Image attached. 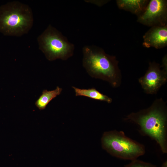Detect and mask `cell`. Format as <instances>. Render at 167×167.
<instances>
[{
    "mask_svg": "<svg viewBox=\"0 0 167 167\" xmlns=\"http://www.w3.org/2000/svg\"><path fill=\"white\" fill-rule=\"evenodd\" d=\"M162 100L155 101L149 108L128 115L126 119L137 124L141 134L159 144L163 153H167V112Z\"/></svg>",
    "mask_w": 167,
    "mask_h": 167,
    "instance_id": "cell-1",
    "label": "cell"
},
{
    "mask_svg": "<svg viewBox=\"0 0 167 167\" xmlns=\"http://www.w3.org/2000/svg\"><path fill=\"white\" fill-rule=\"evenodd\" d=\"M83 53V65L89 75L107 81L113 87L119 85L120 71L115 57L94 45L84 46Z\"/></svg>",
    "mask_w": 167,
    "mask_h": 167,
    "instance_id": "cell-2",
    "label": "cell"
},
{
    "mask_svg": "<svg viewBox=\"0 0 167 167\" xmlns=\"http://www.w3.org/2000/svg\"><path fill=\"white\" fill-rule=\"evenodd\" d=\"M33 22L32 10L27 4L13 1L0 6V32L4 35L22 36L28 33Z\"/></svg>",
    "mask_w": 167,
    "mask_h": 167,
    "instance_id": "cell-3",
    "label": "cell"
},
{
    "mask_svg": "<svg viewBox=\"0 0 167 167\" xmlns=\"http://www.w3.org/2000/svg\"><path fill=\"white\" fill-rule=\"evenodd\" d=\"M103 148L112 156L132 161L144 154V145L126 136L122 131L105 132L101 138Z\"/></svg>",
    "mask_w": 167,
    "mask_h": 167,
    "instance_id": "cell-4",
    "label": "cell"
},
{
    "mask_svg": "<svg viewBox=\"0 0 167 167\" xmlns=\"http://www.w3.org/2000/svg\"><path fill=\"white\" fill-rule=\"evenodd\" d=\"M37 41L39 49L49 61L66 60L74 54V45L51 24L38 36Z\"/></svg>",
    "mask_w": 167,
    "mask_h": 167,
    "instance_id": "cell-5",
    "label": "cell"
},
{
    "mask_svg": "<svg viewBox=\"0 0 167 167\" xmlns=\"http://www.w3.org/2000/svg\"><path fill=\"white\" fill-rule=\"evenodd\" d=\"M166 58H165L163 68L161 69L159 64H150L148 70L144 75L139 79L144 91L147 93H156L167 80Z\"/></svg>",
    "mask_w": 167,
    "mask_h": 167,
    "instance_id": "cell-6",
    "label": "cell"
},
{
    "mask_svg": "<svg viewBox=\"0 0 167 167\" xmlns=\"http://www.w3.org/2000/svg\"><path fill=\"white\" fill-rule=\"evenodd\" d=\"M167 17L166 1L151 0L139 16L138 21L148 26H164L166 25Z\"/></svg>",
    "mask_w": 167,
    "mask_h": 167,
    "instance_id": "cell-7",
    "label": "cell"
},
{
    "mask_svg": "<svg viewBox=\"0 0 167 167\" xmlns=\"http://www.w3.org/2000/svg\"><path fill=\"white\" fill-rule=\"evenodd\" d=\"M143 46L147 48L160 49L167 44V26H153L143 36Z\"/></svg>",
    "mask_w": 167,
    "mask_h": 167,
    "instance_id": "cell-8",
    "label": "cell"
},
{
    "mask_svg": "<svg viewBox=\"0 0 167 167\" xmlns=\"http://www.w3.org/2000/svg\"><path fill=\"white\" fill-rule=\"evenodd\" d=\"M146 0H118L116 1L118 7L139 15L145 10L148 3Z\"/></svg>",
    "mask_w": 167,
    "mask_h": 167,
    "instance_id": "cell-9",
    "label": "cell"
},
{
    "mask_svg": "<svg viewBox=\"0 0 167 167\" xmlns=\"http://www.w3.org/2000/svg\"><path fill=\"white\" fill-rule=\"evenodd\" d=\"M72 88L75 91L76 96H84L97 100L104 101L108 103L112 102L111 98L100 92L94 88L80 89L74 86H72Z\"/></svg>",
    "mask_w": 167,
    "mask_h": 167,
    "instance_id": "cell-10",
    "label": "cell"
},
{
    "mask_svg": "<svg viewBox=\"0 0 167 167\" xmlns=\"http://www.w3.org/2000/svg\"><path fill=\"white\" fill-rule=\"evenodd\" d=\"M62 91V88L59 86H57L55 89L52 90H43L41 94L35 102L36 106L40 110L45 109L49 103L60 95Z\"/></svg>",
    "mask_w": 167,
    "mask_h": 167,
    "instance_id": "cell-11",
    "label": "cell"
},
{
    "mask_svg": "<svg viewBox=\"0 0 167 167\" xmlns=\"http://www.w3.org/2000/svg\"><path fill=\"white\" fill-rule=\"evenodd\" d=\"M124 167H156L150 163H147L137 159L131 161L129 164Z\"/></svg>",
    "mask_w": 167,
    "mask_h": 167,
    "instance_id": "cell-12",
    "label": "cell"
},
{
    "mask_svg": "<svg viewBox=\"0 0 167 167\" xmlns=\"http://www.w3.org/2000/svg\"><path fill=\"white\" fill-rule=\"evenodd\" d=\"M161 167H167V161H165L162 164Z\"/></svg>",
    "mask_w": 167,
    "mask_h": 167,
    "instance_id": "cell-13",
    "label": "cell"
}]
</instances>
